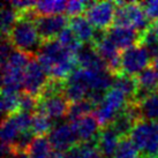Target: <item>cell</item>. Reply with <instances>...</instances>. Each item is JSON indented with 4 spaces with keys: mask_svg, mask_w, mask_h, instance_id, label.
Segmentation results:
<instances>
[{
    "mask_svg": "<svg viewBox=\"0 0 158 158\" xmlns=\"http://www.w3.org/2000/svg\"><path fill=\"white\" fill-rule=\"evenodd\" d=\"M36 16L37 14L34 8L19 13L18 21L7 37L15 50L27 53L31 57H36L38 54L44 43L35 26Z\"/></svg>",
    "mask_w": 158,
    "mask_h": 158,
    "instance_id": "1",
    "label": "cell"
},
{
    "mask_svg": "<svg viewBox=\"0 0 158 158\" xmlns=\"http://www.w3.org/2000/svg\"><path fill=\"white\" fill-rule=\"evenodd\" d=\"M115 5L117 9L113 26L131 27L140 34L150 28L151 21L145 15L141 2L115 1Z\"/></svg>",
    "mask_w": 158,
    "mask_h": 158,
    "instance_id": "2",
    "label": "cell"
},
{
    "mask_svg": "<svg viewBox=\"0 0 158 158\" xmlns=\"http://www.w3.org/2000/svg\"><path fill=\"white\" fill-rule=\"evenodd\" d=\"M129 137L143 155L157 156L158 154V121L141 120L133 128Z\"/></svg>",
    "mask_w": 158,
    "mask_h": 158,
    "instance_id": "3",
    "label": "cell"
},
{
    "mask_svg": "<svg viewBox=\"0 0 158 158\" xmlns=\"http://www.w3.org/2000/svg\"><path fill=\"white\" fill-rule=\"evenodd\" d=\"M91 45L96 50L98 56L106 64V68L112 76L121 74V53L113 42L107 37L106 31L96 30L95 38Z\"/></svg>",
    "mask_w": 158,
    "mask_h": 158,
    "instance_id": "4",
    "label": "cell"
},
{
    "mask_svg": "<svg viewBox=\"0 0 158 158\" xmlns=\"http://www.w3.org/2000/svg\"><path fill=\"white\" fill-rule=\"evenodd\" d=\"M152 58L148 50L136 44L121 52V73L136 77L144 69L151 66Z\"/></svg>",
    "mask_w": 158,
    "mask_h": 158,
    "instance_id": "5",
    "label": "cell"
},
{
    "mask_svg": "<svg viewBox=\"0 0 158 158\" xmlns=\"http://www.w3.org/2000/svg\"><path fill=\"white\" fill-rule=\"evenodd\" d=\"M115 9L117 5L112 1H90L85 18L97 30L106 31L114 24Z\"/></svg>",
    "mask_w": 158,
    "mask_h": 158,
    "instance_id": "6",
    "label": "cell"
},
{
    "mask_svg": "<svg viewBox=\"0 0 158 158\" xmlns=\"http://www.w3.org/2000/svg\"><path fill=\"white\" fill-rule=\"evenodd\" d=\"M48 80H50V76L48 75V73L40 66L36 57H34L24 69L23 91L38 98L46 87Z\"/></svg>",
    "mask_w": 158,
    "mask_h": 158,
    "instance_id": "7",
    "label": "cell"
},
{
    "mask_svg": "<svg viewBox=\"0 0 158 158\" xmlns=\"http://www.w3.org/2000/svg\"><path fill=\"white\" fill-rule=\"evenodd\" d=\"M48 137L53 151L58 152H68L72 148L80 143L73 125L68 121L54 126Z\"/></svg>",
    "mask_w": 158,
    "mask_h": 158,
    "instance_id": "8",
    "label": "cell"
},
{
    "mask_svg": "<svg viewBox=\"0 0 158 158\" xmlns=\"http://www.w3.org/2000/svg\"><path fill=\"white\" fill-rule=\"evenodd\" d=\"M68 23H69V19L64 14L37 15L35 18V26L43 42L56 40L58 35L65 28H67Z\"/></svg>",
    "mask_w": 158,
    "mask_h": 158,
    "instance_id": "9",
    "label": "cell"
},
{
    "mask_svg": "<svg viewBox=\"0 0 158 158\" xmlns=\"http://www.w3.org/2000/svg\"><path fill=\"white\" fill-rule=\"evenodd\" d=\"M70 103L66 99L64 94H57L52 96L42 97L38 98V104H37V110L36 113H42L53 119H61L67 118L68 110H69Z\"/></svg>",
    "mask_w": 158,
    "mask_h": 158,
    "instance_id": "10",
    "label": "cell"
},
{
    "mask_svg": "<svg viewBox=\"0 0 158 158\" xmlns=\"http://www.w3.org/2000/svg\"><path fill=\"white\" fill-rule=\"evenodd\" d=\"M106 35L119 50L123 51L139 44L140 40V32L131 27L112 26L106 30Z\"/></svg>",
    "mask_w": 158,
    "mask_h": 158,
    "instance_id": "11",
    "label": "cell"
},
{
    "mask_svg": "<svg viewBox=\"0 0 158 158\" xmlns=\"http://www.w3.org/2000/svg\"><path fill=\"white\" fill-rule=\"evenodd\" d=\"M74 127L76 135L80 142H91L97 139L101 132V125L98 123L95 114H88L83 118L79 119L77 121L70 123Z\"/></svg>",
    "mask_w": 158,
    "mask_h": 158,
    "instance_id": "12",
    "label": "cell"
},
{
    "mask_svg": "<svg viewBox=\"0 0 158 158\" xmlns=\"http://www.w3.org/2000/svg\"><path fill=\"white\" fill-rule=\"evenodd\" d=\"M120 136L110 125L101 128V132L96 139L97 148L104 158H112L120 142Z\"/></svg>",
    "mask_w": 158,
    "mask_h": 158,
    "instance_id": "13",
    "label": "cell"
},
{
    "mask_svg": "<svg viewBox=\"0 0 158 158\" xmlns=\"http://www.w3.org/2000/svg\"><path fill=\"white\" fill-rule=\"evenodd\" d=\"M77 66L83 69L107 70L106 64L102 59L91 44L83 45V48L76 54Z\"/></svg>",
    "mask_w": 158,
    "mask_h": 158,
    "instance_id": "14",
    "label": "cell"
},
{
    "mask_svg": "<svg viewBox=\"0 0 158 158\" xmlns=\"http://www.w3.org/2000/svg\"><path fill=\"white\" fill-rule=\"evenodd\" d=\"M68 27L72 29V31L74 32L77 40L82 44H91L92 43L95 35H96V30L85 16L81 15V16H76V18H70Z\"/></svg>",
    "mask_w": 158,
    "mask_h": 158,
    "instance_id": "15",
    "label": "cell"
},
{
    "mask_svg": "<svg viewBox=\"0 0 158 158\" xmlns=\"http://www.w3.org/2000/svg\"><path fill=\"white\" fill-rule=\"evenodd\" d=\"M2 73V91L20 92L23 88L24 70L16 69L9 66H1Z\"/></svg>",
    "mask_w": 158,
    "mask_h": 158,
    "instance_id": "16",
    "label": "cell"
},
{
    "mask_svg": "<svg viewBox=\"0 0 158 158\" xmlns=\"http://www.w3.org/2000/svg\"><path fill=\"white\" fill-rule=\"evenodd\" d=\"M137 104L141 120L158 121V91L143 98Z\"/></svg>",
    "mask_w": 158,
    "mask_h": 158,
    "instance_id": "17",
    "label": "cell"
},
{
    "mask_svg": "<svg viewBox=\"0 0 158 158\" xmlns=\"http://www.w3.org/2000/svg\"><path fill=\"white\" fill-rule=\"evenodd\" d=\"M112 87L121 90L126 95L128 101H134L137 89H139V84H137L136 77L121 73L117 76H113V85Z\"/></svg>",
    "mask_w": 158,
    "mask_h": 158,
    "instance_id": "18",
    "label": "cell"
},
{
    "mask_svg": "<svg viewBox=\"0 0 158 158\" xmlns=\"http://www.w3.org/2000/svg\"><path fill=\"white\" fill-rule=\"evenodd\" d=\"M20 133L21 132L12 115L4 118L1 123V145L12 148Z\"/></svg>",
    "mask_w": 158,
    "mask_h": 158,
    "instance_id": "19",
    "label": "cell"
},
{
    "mask_svg": "<svg viewBox=\"0 0 158 158\" xmlns=\"http://www.w3.org/2000/svg\"><path fill=\"white\" fill-rule=\"evenodd\" d=\"M52 151V147L48 136H38L32 140L27 152L29 158H48Z\"/></svg>",
    "mask_w": 158,
    "mask_h": 158,
    "instance_id": "20",
    "label": "cell"
},
{
    "mask_svg": "<svg viewBox=\"0 0 158 158\" xmlns=\"http://www.w3.org/2000/svg\"><path fill=\"white\" fill-rule=\"evenodd\" d=\"M19 19V13L10 6L9 2H2L1 5V32L2 38H7L10 30L13 29L15 22Z\"/></svg>",
    "mask_w": 158,
    "mask_h": 158,
    "instance_id": "21",
    "label": "cell"
},
{
    "mask_svg": "<svg viewBox=\"0 0 158 158\" xmlns=\"http://www.w3.org/2000/svg\"><path fill=\"white\" fill-rule=\"evenodd\" d=\"M89 94V89L83 83L80 82H70L65 81V89H64V96L69 102L70 104L77 103L85 99Z\"/></svg>",
    "mask_w": 158,
    "mask_h": 158,
    "instance_id": "22",
    "label": "cell"
},
{
    "mask_svg": "<svg viewBox=\"0 0 158 158\" xmlns=\"http://www.w3.org/2000/svg\"><path fill=\"white\" fill-rule=\"evenodd\" d=\"M96 107L94 106L89 99H83L77 103H73L69 105V110L67 114V121L68 123H74L77 121L79 119L83 118L88 114H91V112H95Z\"/></svg>",
    "mask_w": 158,
    "mask_h": 158,
    "instance_id": "23",
    "label": "cell"
},
{
    "mask_svg": "<svg viewBox=\"0 0 158 158\" xmlns=\"http://www.w3.org/2000/svg\"><path fill=\"white\" fill-rule=\"evenodd\" d=\"M20 92L1 90V112L4 118L16 113L20 110Z\"/></svg>",
    "mask_w": 158,
    "mask_h": 158,
    "instance_id": "24",
    "label": "cell"
},
{
    "mask_svg": "<svg viewBox=\"0 0 158 158\" xmlns=\"http://www.w3.org/2000/svg\"><path fill=\"white\" fill-rule=\"evenodd\" d=\"M65 1H36L34 10L37 15H59L66 10Z\"/></svg>",
    "mask_w": 158,
    "mask_h": 158,
    "instance_id": "25",
    "label": "cell"
},
{
    "mask_svg": "<svg viewBox=\"0 0 158 158\" xmlns=\"http://www.w3.org/2000/svg\"><path fill=\"white\" fill-rule=\"evenodd\" d=\"M112 158H142L140 150L129 136L121 137Z\"/></svg>",
    "mask_w": 158,
    "mask_h": 158,
    "instance_id": "26",
    "label": "cell"
},
{
    "mask_svg": "<svg viewBox=\"0 0 158 158\" xmlns=\"http://www.w3.org/2000/svg\"><path fill=\"white\" fill-rule=\"evenodd\" d=\"M52 131V120L42 113L32 114L31 120V132L35 135V137L38 136H46V134H50Z\"/></svg>",
    "mask_w": 158,
    "mask_h": 158,
    "instance_id": "27",
    "label": "cell"
},
{
    "mask_svg": "<svg viewBox=\"0 0 158 158\" xmlns=\"http://www.w3.org/2000/svg\"><path fill=\"white\" fill-rule=\"evenodd\" d=\"M57 40L60 42V44L64 46V48H66L68 51L73 53V54H77L81 48H83V44L77 40V37L75 36V34L72 31L69 27H67L65 28L64 30L58 35Z\"/></svg>",
    "mask_w": 158,
    "mask_h": 158,
    "instance_id": "28",
    "label": "cell"
},
{
    "mask_svg": "<svg viewBox=\"0 0 158 158\" xmlns=\"http://www.w3.org/2000/svg\"><path fill=\"white\" fill-rule=\"evenodd\" d=\"M139 44L148 50V52L150 53L152 59L158 57V38L156 37L155 32L151 29V26H150L149 29H147L145 31L140 34Z\"/></svg>",
    "mask_w": 158,
    "mask_h": 158,
    "instance_id": "29",
    "label": "cell"
},
{
    "mask_svg": "<svg viewBox=\"0 0 158 158\" xmlns=\"http://www.w3.org/2000/svg\"><path fill=\"white\" fill-rule=\"evenodd\" d=\"M37 104H38V98L31 96L29 94L22 91L20 95V112L24 113L35 114L37 110Z\"/></svg>",
    "mask_w": 158,
    "mask_h": 158,
    "instance_id": "30",
    "label": "cell"
},
{
    "mask_svg": "<svg viewBox=\"0 0 158 158\" xmlns=\"http://www.w3.org/2000/svg\"><path fill=\"white\" fill-rule=\"evenodd\" d=\"M90 1H77V0H72L67 2L66 13L70 18H76L81 16L83 13L87 12Z\"/></svg>",
    "mask_w": 158,
    "mask_h": 158,
    "instance_id": "31",
    "label": "cell"
},
{
    "mask_svg": "<svg viewBox=\"0 0 158 158\" xmlns=\"http://www.w3.org/2000/svg\"><path fill=\"white\" fill-rule=\"evenodd\" d=\"M142 7L144 9L145 15L148 16L151 22L158 20V0L155 1H147V2H141Z\"/></svg>",
    "mask_w": 158,
    "mask_h": 158,
    "instance_id": "32",
    "label": "cell"
},
{
    "mask_svg": "<svg viewBox=\"0 0 158 158\" xmlns=\"http://www.w3.org/2000/svg\"><path fill=\"white\" fill-rule=\"evenodd\" d=\"M48 158H69L67 152H58V151H52V154Z\"/></svg>",
    "mask_w": 158,
    "mask_h": 158,
    "instance_id": "33",
    "label": "cell"
},
{
    "mask_svg": "<svg viewBox=\"0 0 158 158\" xmlns=\"http://www.w3.org/2000/svg\"><path fill=\"white\" fill-rule=\"evenodd\" d=\"M151 29H152V31L155 32L156 37L158 38V20H156V21H154V22H151Z\"/></svg>",
    "mask_w": 158,
    "mask_h": 158,
    "instance_id": "34",
    "label": "cell"
},
{
    "mask_svg": "<svg viewBox=\"0 0 158 158\" xmlns=\"http://www.w3.org/2000/svg\"><path fill=\"white\" fill-rule=\"evenodd\" d=\"M10 158H29L28 152H16L13 156H10Z\"/></svg>",
    "mask_w": 158,
    "mask_h": 158,
    "instance_id": "35",
    "label": "cell"
},
{
    "mask_svg": "<svg viewBox=\"0 0 158 158\" xmlns=\"http://www.w3.org/2000/svg\"><path fill=\"white\" fill-rule=\"evenodd\" d=\"M151 67H152V68L156 70V73H157V75H158V57H156V58H154V59H152V62H151Z\"/></svg>",
    "mask_w": 158,
    "mask_h": 158,
    "instance_id": "36",
    "label": "cell"
},
{
    "mask_svg": "<svg viewBox=\"0 0 158 158\" xmlns=\"http://www.w3.org/2000/svg\"><path fill=\"white\" fill-rule=\"evenodd\" d=\"M142 158H157L155 156H148V155H142Z\"/></svg>",
    "mask_w": 158,
    "mask_h": 158,
    "instance_id": "37",
    "label": "cell"
},
{
    "mask_svg": "<svg viewBox=\"0 0 158 158\" xmlns=\"http://www.w3.org/2000/svg\"><path fill=\"white\" fill-rule=\"evenodd\" d=\"M4 158H7V157H4Z\"/></svg>",
    "mask_w": 158,
    "mask_h": 158,
    "instance_id": "38",
    "label": "cell"
}]
</instances>
